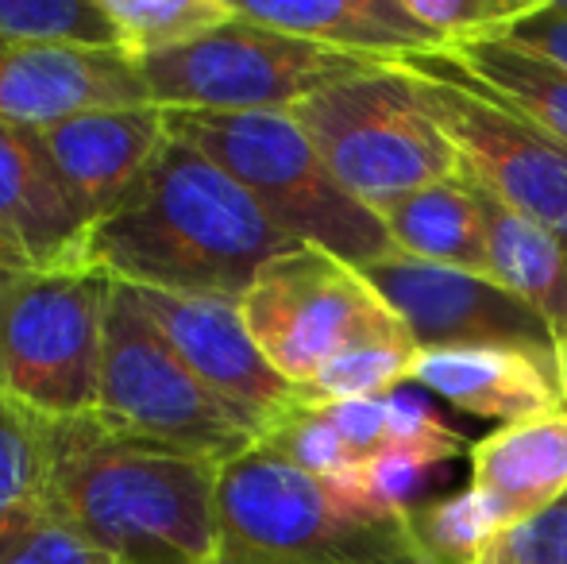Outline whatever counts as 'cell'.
Wrapping results in <instances>:
<instances>
[{
	"label": "cell",
	"mask_w": 567,
	"mask_h": 564,
	"mask_svg": "<svg viewBox=\"0 0 567 564\" xmlns=\"http://www.w3.org/2000/svg\"><path fill=\"white\" fill-rule=\"evenodd\" d=\"M293 248L301 244L225 166L166 136L140 182L85 228L78 264L132 290L239 301L262 267Z\"/></svg>",
	"instance_id": "6da1fadb"
},
{
	"label": "cell",
	"mask_w": 567,
	"mask_h": 564,
	"mask_svg": "<svg viewBox=\"0 0 567 564\" xmlns=\"http://www.w3.org/2000/svg\"><path fill=\"white\" fill-rule=\"evenodd\" d=\"M217 475V464L70 418L54 429L43 506L116 564H205L220 545Z\"/></svg>",
	"instance_id": "7a4b0ae2"
},
{
	"label": "cell",
	"mask_w": 567,
	"mask_h": 564,
	"mask_svg": "<svg viewBox=\"0 0 567 564\" xmlns=\"http://www.w3.org/2000/svg\"><path fill=\"white\" fill-rule=\"evenodd\" d=\"M220 564H433L410 514L247 449L217 475Z\"/></svg>",
	"instance_id": "3957f363"
},
{
	"label": "cell",
	"mask_w": 567,
	"mask_h": 564,
	"mask_svg": "<svg viewBox=\"0 0 567 564\" xmlns=\"http://www.w3.org/2000/svg\"><path fill=\"white\" fill-rule=\"evenodd\" d=\"M166 132L225 166L298 244L359 271L394 256L386 225L340 186L290 113H166Z\"/></svg>",
	"instance_id": "277c9868"
},
{
	"label": "cell",
	"mask_w": 567,
	"mask_h": 564,
	"mask_svg": "<svg viewBox=\"0 0 567 564\" xmlns=\"http://www.w3.org/2000/svg\"><path fill=\"white\" fill-rule=\"evenodd\" d=\"M290 116L313 140L337 182L379 217L405 194L460 178L455 155L429 109L398 66L324 85L298 101Z\"/></svg>",
	"instance_id": "5b68a950"
},
{
	"label": "cell",
	"mask_w": 567,
	"mask_h": 564,
	"mask_svg": "<svg viewBox=\"0 0 567 564\" xmlns=\"http://www.w3.org/2000/svg\"><path fill=\"white\" fill-rule=\"evenodd\" d=\"M116 283L97 267H28L0 294V394L43 418H93Z\"/></svg>",
	"instance_id": "8992f818"
},
{
	"label": "cell",
	"mask_w": 567,
	"mask_h": 564,
	"mask_svg": "<svg viewBox=\"0 0 567 564\" xmlns=\"http://www.w3.org/2000/svg\"><path fill=\"white\" fill-rule=\"evenodd\" d=\"M239 309L259 352L293 387H309L355 348H417L359 267L309 244L262 267Z\"/></svg>",
	"instance_id": "52a82bcc"
},
{
	"label": "cell",
	"mask_w": 567,
	"mask_h": 564,
	"mask_svg": "<svg viewBox=\"0 0 567 564\" xmlns=\"http://www.w3.org/2000/svg\"><path fill=\"white\" fill-rule=\"evenodd\" d=\"M379 66L386 62L329 51L239 16L202 39L135 59L147 101L163 113H290L324 85Z\"/></svg>",
	"instance_id": "ba28073f"
},
{
	"label": "cell",
	"mask_w": 567,
	"mask_h": 564,
	"mask_svg": "<svg viewBox=\"0 0 567 564\" xmlns=\"http://www.w3.org/2000/svg\"><path fill=\"white\" fill-rule=\"evenodd\" d=\"M97 418L135 441L225 468L255 449V433L189 371L158 325L143 314L132 286L113 290L105 317Z\"/></svg>",
	"instance_id": "9c48e42d"
},
{
	"label": "cell",
	"mask_w": 567,
	"mask_h": 564,
	"mask_svg": "<svg viewBox=\"0 0 567 564\" xmlns=\"http://www.w3.org/2000/svg\"><path fill=\"white\" fill-rule=\"evenodd\" d=\"M436 129L449 136L463 174L494 202L533 221L567 252V147L517 109L475 85L444 51L394 59Z\"/></svg>",
	"instance_id": "30bf717a"
},
{
	"label": "cell",
	"mask_w": 567,
	"mask_h": 564,
	"mask_svg": "<svg viewBox=\"0 0 567 564\" xmlns=\"http://www.w3.org/2000/svg\"><path fill=\"white\" fill-rule=\"evenodd\" d=\"M374 290L410 329L417 352L429 348H506L556 376V345L548 325L517 294L483 275L452 271L402 252L363 267ZM560 387V383H556Z\"/></svg>",
	"instance_id": "8fae6325"
},
{
	"label": "cell",
	"mask_w": 567,
	"mask_h": 564,
	"mask_svg": "<svg viewBox=\"0 0 567 564\" xmlns=\"http://www.w3.org/2000/svg\"><path fill=\"white\" fill-rule=\"evenodd\" d=\"M135 298L189 371L251 429L255 441L306 399L301 387L286 383L259 352L239 301L158 290H135Z\"/></svg>",
	"instance_id": "7c38bea8"
},
{
	"label": "cell",
	"mask_w": 567,
	"mask_h": 564,
	"mask_svg": "<svg viewBox=\"0 0 567 564\" xmlns=\"http://www.w3.org/2000/svg\"><path fill=\"white\" fill-rule=\"evenodd\" d=\"M151 105L135 59L120 47H54L0 39V121L43 129L97 109Z\"/></svg>",
	"instance_id": "4fadbf2b"
},
{
	"label": "cell",
	"mask_w": 567,
	"mask_h": 564,
	"mask_svg": "<svg viewBox=\"0 0 567 564\" xmlns=\"http://www.w3.org/2000/svg\"><path fill=\"white\" fill-rule=\"evenodd\" d=\"M166 113L155 105L97 109L59 124L28 129V140L62 194L78 205L85 225L109 209L140 182L166 143Z\"/></svg>",
	"instance_id": "5bb4252c"
},
{
	"label": "cell",
	"mask_w": 567,
	"mask_h": 564,
	"mask_svg": "<svg viewBox=\"0 0 567 564\" xmlns=\"http://www.w3.org/2000/svg\"><path fill=\"white\" fill-rule=\"evenodd\" d=\"M471 488L494 503L509 530L567 499V410L522 418L471 441Z\"/></svg>",
	"instance_id": "9a60e30c"
},
{
	"label": "cell",
	"mask_w": 567,
	"mask_h": 564,
	"mask_svg": "<svg viewBox=\"0 0 567 564\" xmlns=\"http://www.w3.org/2000/svg\"><path fill=\"white\" fill-rule=\"evenodd\" d=\"M231 8L247 23L374 62L444 51L405 0H231Z\"/></svg>",
	"instance_id": "2e32d148"
},
{
	"label": "cell",
	"mask_w": 567,
	"mask_h": 564,
	"mask_svg": "<svg viewBox=\"0 0 567 564\" xmlns=\"http://www.w3.org/2000/svg\"><path fill=\"white\" fill-rule=\"evenodd\" d=\"M85 228L78 205L35 155L28 129L0 121V244L31 267H74Z\"/></svg>",
	"instance_id": "e0dca14e"
},
{
	"label": "cell",
	"mask_w": 567,
	"mask_h": 564,
	"mask_svg": "<svg viewBox=\"0 0 567 564\" xmlns=\"http://www.w3.org/2000/svg\"><path fill=\"white\" fill-rule=\"evenodd\" d=\"M410 383L429 387L455 410L509 425L560 407V387L540 363L506 348H429L410 363Z\"/></svg>",
	"instance_id": "ac0fdd59"
},
{
	"label": "cell",
	"mask_w": 567,
	"mask_h": 564,
	"mask_svg": "<svg viewBox=\"0 0 567 564\" xmlns=\"http://www.w3.org/2000/svg\"><path fill=\"white\" fill-rule=\"evenodd\" d=\"M379 221L386 225L394 252L402 256L494 279L483 205H478L475 182L467 174L398 197L390 209L379 213Z\"/></svg>",
	"instance_id": "d6986e66"
},
{
	"label": "cell",
	"mask_w": 567,
	"mask_h": 564,
	"mask_svg": "<svg viewBox=\"0 0 567 564\" xmlns=\"http://www.w3.org/2000/svg\"><path fill=\"white\" fill-rule=\"evenodd\" d=\"M491 244V275L548 325L556 345V376L567 368V252L556 236L494 202L475 182Z\"/></svg>",
	"instance_id": "ffe728a7"
},
{
	"label": "cell",
	"mask_w": 567,
	"mask_h": 564,
	"mask_svg": "<svg viewBox=\"0 0 567 564\" xmlns=\"http://www.w3.org/2000/svg\"><path fill=\"white\" fill-rule=\"evenodd\" d=\"M463 74L567 147V70L509 39H483L444 51Z\"/></svg>",
	"instance_id": "44dd1931"
},
{
	"label": "cell",
	"mask_w": 567,
	"mask_h": 564,
	"mask_svg": "<svg viewBox=\"0 0 567 564\" xmlns=\"http://www.w3.org/2000/svg\"><path fill=\"white\" fill-rule=\"evenodd\" d=\"M59 418L0 394V522L43 511Z\"/></svg>",
	"instance_id": "7402d4cb"
},
{
	"label": "cell",
	"mask_w": 567,
	"mask_h": 564,
	"mask_svg": "<svg viewBox=\"0 0 567 564\" xmlns=\"http://www.w3.org/2000/svg\"><path fill=\"white\" fill-rule=\"evenodd\" d=\"M405 514L433 564H483L494 542L509 534L506 519L471 483L455 495L405 506Z\"/></svg>",
	"instance_id": "603a6c76"
},
{
	"label": "cell",
	"mask_w": 567,
	"mask_h": 564,
	"mask_svg": "<svg viewBox=\"0 0 567 564\" xmlns=\"http://www.w3.org/2000/svg\"><path fill=\"white\" fill-rule=\"evenodd\" d=\"M124 54L143 59L202 39L236 20L231 0H101Z\"/></svg>",
	"instance_id": "cb8c5ba5"
},
{
	"label": "cell",
	"mask_w": 567,
	"mask_h": 564,
	"mask_svg": "<svg viewBox=\"0 0 567 564\" xmlns=\"http://www.w3.org/2000/svg\"><path fill=\"white\" fill-rule=\"evenodd\" d=\"M255 444L267 449L270 457L293 464L298 472L317 475L324 483H351L359 468H363L355 460V452L343 444L337 425L329 422L321 402H309V399H301L290 414L278 418Z\"/></svg>",
	"instance_id": "d4e9b609"
},
{
	"label": "cell",
	"mask_w": 567,
	"mask_h": 564,
	"mask_svg": "<svg viewBox=\"0 0 567 564\" xmlns=\"http://www.w3.org/2000/svg\"><path fill=\"white\" fill-rule=\"evenodd\" d=\"M0 39L54 47H120L101 0H0Z\"/></svg>",
	"instance_id": "484cf974"
},
{
	"label": "cell",
	"mask_w": 567,
	"mask_h": 564,
	"mask_svg": "<svg viewBox=\"0 0 567 564\" xmlns=\"http://www.w3.org/2000/svg\"><path fill=\"white\" fill-rule=\"evenodd\" d=\"M540 4L545 0H405L413 20L425 23L444 51L509 35Z\"/></svg>",
	"instance_id": "4316f807"
},
{
	"label": "cell",
	"mask_w": 567,
	"mask_h": 564,
	"mask_svg": "<svg viewBox=\"0 0 567 564\" xmlns=\"http://www.w3.org/2000/svg\"><path fill=\"white\" fill-rule=\"evenodd\" d=\"M417 348H355L332 360L306 391L309 402H355L386 399L398 383H410V363Z\"/></svg>",
	"instance_id": "83f0119b"
},
{
	"label": "cell",
	"mask_w": 567,
	"mask_h": 564,
	"mask_svg": "<svg viewBox=\"0 0 567 564\" xmlns=\"http://www.w3.org/2000/svg\"><path fill=\"white\" fill-rule=\"evenodd\" d=\"M0 564H116L51 511L0 522Z\"/></svg>",
	"instance_id": "f1b7e54d"
},
{
	"label": "cell",
	"mask_w": 567,
	"mask_h": 564,
	"mask_svg": "<svg viewBox=\"0 0 567 564\" xmlns=\"http://www.w3.org/2000/svg\"><path fill=\"white\" fill-rule=\"evenodd\" d=\"M390 449H405L441 468L455 457H467L471 441H463L460 429L444 425L441 414L417 394H390Z\"/></svg>",
	"instance_id": "f546056e"
},
{
	"label": "cell",
	"mask_w": 567,
	"mask_h": 564,
	"mask_svg": "<svg viewBox=\"0 0 567 564\" xmlns=\"http://www.w3.org/2000/svg\"><path fill=\"white\" fill-rule=\"evenodd\" d=\"M483 564H567V499L502 534Z\"/></svg>",
	"instance_id": "4dcf8cb0"
},
{
	"label": "cell",
	"mask_w": 567,
	"mask_h": 564,
	"mask_svg": "<svg viewBox=\"0 0 567 564\" xmlns=\"http://www.w3.org/2000/svg\"><path fill=\"white\" fill-rule=\"evenodd\" d=\"M329 422L337 425L359 464L374 460L390 449V394L386 399H355V402H321Z\"/></svg>",
	"instance_id": "1f68e13d"
},
{
	"label": "cell",
	"mask_w": 567,
	"mask_h": 564,
	"mask_svg": "<svg viewBox=\"0 0 567 564\" xmlns=\"http://www.w3.org/2000/svg\"><path fill=\"white\" fill-rule=\"evenodd\" d=\"M502 39H509V43L525 47V51L540 54V59L567 70V0H545L537 12L525 16V20Z\"/></svg>",
	"instance_id": "d6a6232c"
},
{
	"label": "cell",
	"mask_w": 567,
	"mask_h": 564,
	"mask_svg": "<svg viewBox=\"0 0 567 564\" xmlns=\"http://www.w3.org/2000/svg\"><path fill=\"white\" fill-rule=\"evenodd\" d=\"M28 267L31 264H23V259L16 256V252H8L4 244H0V294H4L16 279H20V275L28 271Z\"/></svg>",
	"instance_id": "836d02e7"
},
{
	"label": "cell",
	"mask_w": 567,
	"mask_h": 564,
	"mask_svg": "<svg viewBox=\"0 0 567 564\" xmlns=\"http://www.w3.org/2000/svg\"><path fill=\"white\" fill-rule=\"evenodd\" d=\"M556 383H560V407L567 410V368H560V376H556Z\"/></svg>",
	"instance_id": "e575fe53"
},
{
	"label": "cell",
	"mask_w": 567,
	"mask_h": 564,
	"mask_svg": "<svg viewBox=\"0 0 567 564\" xmlns=\"http://www.w3.org/2000/svg\"><path fill=\"white\" fill-rule=\"evenodd\" d=\"M205 564H220V561H205Z\"/></svg>",
	"instance_id": "d590c367"
}]
</instances>
